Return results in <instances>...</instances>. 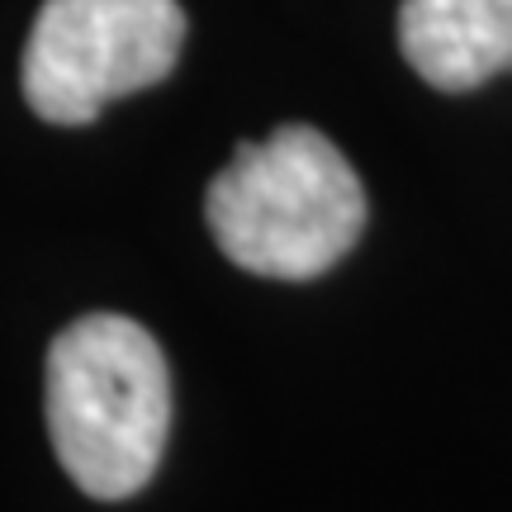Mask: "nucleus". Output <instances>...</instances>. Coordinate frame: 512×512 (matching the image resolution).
<instances>
[{
  "label": "nucleus",
  "mask_w": 512,
  "mask_h": 512,
  "mask_svg": "<svg viewBox=\"0 0 512 512\" xmlns=\"http://www.w3.org/2000/svg\"><path fill=\"white\" fill-rule=\"evenodd\" d=\"M171 432V370L124 313H86L48 347V437L81 494L119 503L147 489Z\"/></svg>",
  "instance_id": "1"
},
{
  "label": "nucleus",
  "mask_w": 512,
  "mask_h": 512,
  "mask_svg": "<svg viewBox=\"0 0 512 512\" xmlns=\"http://www.w3.org/2000/svg\"><path fill=\"white\" fill-rule=\"evenodd\" d=\"M204 219L242 271L318 280L366 233V185L328 133L285 124L233 152L204 195Z\"/></svg>",
  "instance_id": "2"
},
{
  "label": "nucleus",
  "mask_w": 512,
  "mask_h": 512,
  "mask_svg": "<svg viewBox=\"0 0 512 512\" xmlns=\"http://www.w3.org/2000/svg\"><path fill=\"white\" fill-rule=\"evenodd\" d=\"M185 43L176 0H43L24 43V100L62 128L171 76Z\"/></svg>",
  "instance_id": "3"
},
{
  "label": "nucleus",
  "mask_w": 512,
  "mask_h": 512,
  "mask_svg": "<svg viewBox=\"0 0 512 512\" xmlns=\"http://www.w3.org/2000/svg\"><path fill=\"white\" fill-rule=\"evenodd\" d=\"M399 48L437 91H475L512 72V0H403Z\"/></svg>",
  "instance_id": "4"
}]
</instances>
